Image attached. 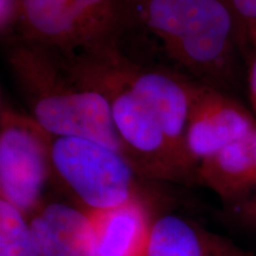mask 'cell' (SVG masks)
<instances>
[{
  "mask_svg": "<svg viewBox=\"0 0 256 256\" xmlns=\"http://www.w3.org/2000/svg\"><path fill=\"white\" fill-rule=\"evenodd\" d=\"M256 132V118L226 92L200 81L190 83L188 154L194 168L230 144Z\"/></svg>",
  "mask_w": 256,
  "mask_h": 256,
  "instance_id": "8",
  "label": "cell"
},
{
  "mask_svg": "<svg viewBox=\"0 0 256 256\" xmlns=\"http://www.w3.org/2000/svg\"><path fill=\"white\" fill-rule=\"evenodd\" d=\"M0 256H40L28 217L2 198Z\"/></svg>",
  "mask_w": 256,
  "mask_h": 256,
  "instance_id": "13",
  "label": "cell"
},
{
  "mask_svg": "<svg viewBox=\"0 0 256 256\" xmlns=\"http://www.w3.org/2000/svg\"><path fill=\"white\" fill-rule=\"evenodd\" d=\"M250 44L256 49V28H255V30H254V32H252V34Z\"/></svg>",
  "mask_w": 256,
  "mask_h": 256,
  "instance_id": "18",
  "label": "cell"
},
{
  "mask_svg": "<svg viewBox=\"0 0 256 256\" xmlns=\"http://www.w3.org/2000/svg\"><path fill=\"white\" fill-rule=\"evenodd\" d=\"M113 57L124 81L154 114L180 168L191 182L197 180L186 148L191 80L168 70L140 66L121 55L116 48Z\"/></svg>",
  "mask_w": 256,
  "mask_h": 256,
  "instance_id": "7",
  "label": "cell"
},
{
  "mask_svg": "<svg viewBox=\"0 0 256 256\" xmlns=\"http://www.w3.org/2000/svg\"><path fill=\"white\" fill-rule=\"evenodd\" d=\"M28 220L40 256H98L90 220L75 204L44 203Z\"/></svg>",
  "mask_w": 256,
  "mask_h": 256,
  "instance_id": "10",
  "label": "cell"
},
{
  "mask_svg": "<svg viewBox=\"0 0 256 256\" xmlns=\"http://www.w3.org/2000/svg\"><path fill=\"white\" fill-rule=\"evenodd\" d=\"M248 94L249 100L252 108V113L256 118V54L252 56V60L249 64L248 70Z\"/></svg>",
  "mask_w": 256,
  "mask_h": 256,
  "instance_id": "17",
  "label": "cell"
},
{
  "mask_svg": "<svg viewBox=\"0 0 256 256\" xmlns=\"http://www.w3.org/2000/svg\"><path fill=\"white\" fill-rule=\"evenodd\" d=\"M52 177L83 210H104L144 196L140 177L122 153L95 140L54 136Z\"/></svg>",
  "mask_w": 256,
  "mask_h": 256,
  "instance_id": "4",
  "label": "cell"
},
{
  "mask_svg": "<svg viewBox=\"0 0 256 256\" xmlns=\"http://www.w3.org/2000/svg\"><path fill=\"white\" fill-rule=\"evenodd\" d=\"M20 0H0V28L8 34L16 25H19Z\"/></svg>",
  "mask_w": 256,
  "mask_h": 256,
  "instance_id": "16",
  "label": "cell"
},
{
  "mask_svg": "<svg viewBox=\"0 0 256 256\" xmlns=\"http://www.w3.org/2000/svg\"><path fill=\"white\" fill-rule=\"evenodd\" d=\"M197 182L215 192L229 210L249 200L256 191V132L203 160Z\"/></svg>",
  "mask_w": 256,
  "mask_h": 256,
  "instance_id": "11",
  "label": "cell"
},
{
  "mask_svg": "<svg viewBox=\"0 0 256 256\" xmlns=\"http://www.w3.org/2000/svg\"><path fill=\"white\" fill-rule=\"evenodd\" d=\"M145 256H255L220 234L177 214L156 217Z\"/></svg>",
  "mask_w": 256,
  "mask_h": 256,
  "instance_id": "12",
  "label": "cell"
},
{
  "mask_svg": "<svg viewBox=\"0 0 256 256\" xmlns=\"http://www.w3.org/2000/svg\"><path fill=\"white\" fill-rule=\"evenodd\" d=\"M98 256H145L154 218L145 196L121 206L87 211Z\"/></svg>",
  "mask_w": 256,
  "mask_h": 256,
  "instance_id": "9",
  "label": "cell"
},
{
  "mask_svg": "<svg viewBox=\"0 0 256 256\" xmlns=\"http://www.w3.org/2000/svg\"><path fill=\"white\" fill-rule=\"evenodd\" d=\"M124 5L126 16L138 19L166 55L200 82L220 90L235 83L238 57L247 50L226 0H124Z\"/></svg>",
  "mask_w": 256,
  "mask_h": 256,
  "instance_id": "1",
  "label": "cell"
},
{
  "mask_svg": "<svg viewBox=\"0 0 256 256\" xmlns=\"http://www.w3.org/2000/svg\"><path fill=\"white\" fill-rule=\"evenodd\" d=\"M8 62L31 116L48 133L95 140L128 159L108 101L74 78L55 52L24 42L10 51Z\"/></svg>",
  "mask_w": 256,
  "mask_h": 256,
  "instance_id": "2",
  "label": "cell"
},
{
  "mask_svg": "<svg viewBox=\"0 0 256 256\" xmlns=\"http://www.w3.org/2000/svg\"><path fill=\"white\" fill-rule=\"evenodd\" d=\"M228 215L241 228L256 232V191L241 206L230 209Z\"/></svg>",
  "mask_w": 256,
  "mask_h": 256,
  "instance_id": "15",
  "label": "cell"
},
{
  "mask_svg": "<svg viewBox=\"0 0 256 256\" xmlns=\"http://www.w3.org/2000/svg\"><path fill=\"white\" fill-rule=\"evenodd\" d=\"M54 136L31 115L2 107L0 115V198L28 218L43 206L50 178Z\"/></svg>",
  "mask_w": 256,
  "mask_h": 256,
  "instance_id": "6",
  "label": "cell"
},
{
  "mask_svg": "<svg viewBox=\"0 0 256 256\" xmlns=\"http://www.w3.org/2000/svg\"><path fill=\"white\" fill-rule=\"evenodd\" d=\"M238 19L246 50L252 46V34L256 28V0H226Z\"/></svg>",
  "mask_w": 256,
  "mask_h": 256,
  "instance_id": "14",
  "label": "cell"
},
{
  "mask_svg": "<svg viewBox=\"0 0 256 256\" xmlns=\"http://www.w3.org/2000/svg\"><path fill=\"white\" fill-rule=\"evenodd\" d=\"M126 11L124 0H20L24 42L60 56L113 46Z\"/></svg>",
  "mask_w": 256,
  "mask_h": 256,
  "instance_id": "5",
  "label": "cell"
},
{
  "mask_svg": "<svg viewBox=\"0 0 256 256\" xmlns=\"http://www.w3.org/2000/svg\"><path fill=\"white\" fill-rule=\"evenodd\" d=\"M114 44L60 56L76 80L104 96L127 156L140 177L191 182L170 147L154 114L124 81L114 62Z\"/></svg>",
  "mask_w": 256,
  "mask_h": 256,
  "instance_id": "3",
  "label": "cell"
}]
</instances>
